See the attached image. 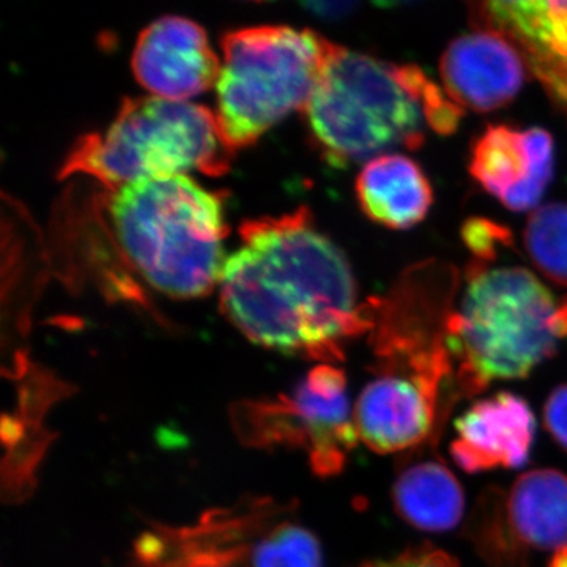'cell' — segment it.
<instances>
[{"label":"cell","mask_w":567,"mask_h":567,"mask_svg":"<svg viewBox=\"0 0 567 567\" xmlns=\"http://www.w3.org/2000/svg\"><path fill=\"white\" fill-rule=\"evenodd\" d=\"M354 189L364 215L388 229L415 227L434 204L424 171L402 153H386L365 163Z\"/></svg>","instance_id":"obj_15"},{"label":"cell","mask_w":567,"mask_h":567,"mask_svg":"<svg viewBox=\"0 0 567 567\" xmlns=\"http://www.w3.org/2000/svg\"><path fill=\"white\" fill-rule=\"evenodd\" d=\"M333 47L320 33L292 25L224 33L215 115L229 151L251 145L287 114L305 110Z\"/></svg>","instance_id":"obj_6"},{"label":"cell","mask_w":567,"mask_h":567,"mask_svg":"<svg viewBox=\"0 0 567 567\" xmlns=\"http://www.w3.org/2000/svg\"><path fill=\"white\" fill-rule=\"evenodd\" d=\"M462 238L473 259L481 262H494L502 249L513 245V235L506 227L483 218L468 219L462 229Z\"/></svg>","instance_id":"obj_20"},{"label":"cell","mask_w":567,"mask_h":567,"mask_svg":"<svg viewBox=\"0 0 567 567\" xmlns=\"http://www.w3.org/2000/svg\"><path fill=\"white\" fill-rule=\"evenodd\" d=\"M544 424L563 450L567 451V385L555 388L544 406Z\"/></svg>","instance_id":"obj_22"},{"label":"cell","mask_w":567,"mask_h":567,"mask_svg":"<svg viewBox=\"0 0 567 567\" xmlns=\"http://www.w3.org/2000/svg\"><path fill=\"white\" fill-rule=\"evenodd\" d=\"M233 423L251 446L305 447L320 477L339 475L360 440L347 377L334 364L316 365L290 393L234 406Z\"/></svg>","instance_id":"obj_7"},{"label":"cell","mask_w":567,"mask_h":567,"mask_svg":"<svg viewBox=\"0 0 567 567\" xmlns=\"http://www.w3.org/2000/svg\"><path fill=\"white\" fill-rule=\"evenodd\" d=\"M278 506L251 499L213 509L189 527H156L134 544L140 567H238L251 559L254 547L271 528Z\"/></svg>","instance_id":"obj_8"},{"label":"cell","mask_w":567,"mask_h":567,"mask_svg":"<svg viewBox=\"0 0 567 567\" xmlns=\"http://www.w3.org/2000/svg\"><path fill=\"white\" fill-rule=\"evenodd\" d=\"M224 262V316L254 344L336 364L347 342L371 333V300L360 303L342 249L306 207L248 219Z\"/></svg>","instance_id":"obj_1"},{"label":"cell","mask_w":567,"mask_h":567,"mask_svg":"<svg viewBox=\"0 0 567 567\" xmlns=\"http://www.w3.org/2000/svg\"><path fill=\"white\" fill-rule=\"evenodd\" d=\"M548 567H567V548L551 555L550 561H548Z\"/></svg>","instance_id":"obj_24"},{"label":"cell","mask_w":567,"mask_h":567,"mask_svg":"<svg viewBox=\"0 0 567 567\" xmlns=\"http://www.w3.org/2000/svg\"><path fill=\"white\" fill-rule=\"evenodd\" d=\"M567 339V297L524 267L473 259L446 323L454 393L473 395L496 380L525 379Z\"/></svg>","instance_id":"obj_3"},{"label":"cell","mask_w":567,"mask_h":567,"mask_svg":"<svg viewBox=\"0 0 567 567\" xmlns=\"http://www.w3.org/2000/svg\"><path fill=\"white\" fill-rule=\"evenodd\" d=\"M527 71L516 48L488 29H475L451 41L440 59L443 91L461 110L480 114L513 102Z\"/></svg>","instance_id":"obj_13"},{"label":"cell","mask_w":567,"mask_h":567,"mask_svg":"<svg viewBox=\"0 0 567 567\" xmlns=\"http://www.w3.org/2000/svg\"><path fill=\"white\" fill-rule=\"evenodd\" d=\"M233 153L207 106L134 96L123 100L106 130L74 142L59 177L89 175L111 192L126 183L192 171L218 177L229 169Z\"/></svg>","instance_id":"obj_5"},{"label":"cell","mask_w":567,"mask_h":567,"mask_svg":"<svg viewBox=\"0 0 567 567\" xmlns=\"http://www.w3.org/2000/svg\"><path fill=\"white\" fill-rule=\"evenodd\" d=\"M468 171L511 212L536 210L554 181V137L536 126L488 125L472 144Z\"/></svg>","instance_id":"obj_11"},{"label":"cell","mask_w":567,"mask_h":567,"mask_svg":"<svg viewBox=\"0 0 567 567\" xmlns=\"http://www.w3.org/2000/svg\"><path fill=\"white\" fill-rule=\"evenodd\" d=\"M132 66L142 87L159 99L188 102L216 84L221 59L203 25L164 14L145 25L134 44Z\"/></svg>","instance_id":"obj_12"},{"label":"cell","mask_w":567,"mask_h":567,"mask_svg":"<svg viewBox=\"0 0 567 567\" xmlns=\"http://www.w3.org/2000/svg\"><path fill=\"white\" fill-rule=\"evenodd\" d=\"M524 241L537 270L567 287V204L537 207L528 218Z\"/></svg>","instance_id":"obj_18"},{"label":"cell","mask_w":567,"mask_h":567,"mask_svg":"<svg viewBox=\"0 0 567 567\" xmlns=\"http://www.w3.org/2000/svg\"><path fill=\"white\" fill-rule=\"evenodd\" d=\"M107 212L117 244L148 286L196 298L219 282L224 262L223 199L186 174L126 183Z\"/></svg>","instance_id":"obj_4"},{"label":"cell","mask_w":567,"mask_h":567,"mask_svg":"<svg viewBox=\"0 0 567 567\" xmlns=\"http://www.w3.org/2000/svg\"><path fill=\"white\" fill-rule=\"evenodd\" d=\"M360 567H458L456 559L432 546L413 547L390 559H375Z\"/></svg>","instance_id":"obj_21"},{"label":"cell","mask_w":567,"mask_h":567,"mask_svg":"<svg viewBox=\"0 0 567 567\" xmlns=\"http://www.w3.org/2000/svg\"><path fill=\"white\" fill-rule=\"evenodd\" d=\"M473 29L505 37L550 102L567 114V2L499 0L470 6Z\"/></svg>","instance_id":"obj_10"},{"label":"cell","mask_w":567,"mask_h":567,"mask_svg":"<svg viewBox=\"0 0 567 567\" xmlns=\"http://www.w3.org/2000/svg\"><path fill=\"white\" fill-rule=\"evenodd\" d=\"M443 383L398 368H377L353 410L358 439L379 454L412 450L442 423Z\"/></svg>","instance_id":"obj_9"},{"label":"cell","mask_w":567,"mask_h":567,"mask_svg":"<svg viewBox=\"0 0 567 567\" xmlns=\"http://www.w3.org/2000/svg\"><path fill=\"white\" fill-rule=\"evenodd\" d=\"M252 567H323L322 547L308 528L281 522L254 547Z\"/></svg>","instance_id":"obj_19"},{"label":"cell","mask_w":567,"mask_h":567,"mask_svg":"<svg viewBox=\"0 0 567 567\" xmlns=\"http://www.w3.org/2000/svg\"><path fill=\"white\" fill-rule=\"evenodd\" d=\"M303 111L316 147L338 167L417 151L427 132H456L465 112L420 66L336 43Z\"/></svg>","instance_id":"obj_2"},{"label":"cell","mask_w":567,"mask_h":567,"mask_svg":"<svg viewBox=\"0 0 567 567\" xmlns=\"http://www.w3.org/2000/svg\"><path fill=\"white\" fill-rule=\"evenodd\" d=\"M506 539L513 546L567 548V476L554 468L524 473L506 496Z\"/></svg>","instance_id":"obj_16"},{"label":"cell","mask_w":567,"mask_h":567,"mask_svg":"<svg viewBox=\"0 0 567 567\" xmlns=\"http://www.w3.org/2000/svg\"><path fill=\"white\" fill-rule=\"evenodd\" d=\"M395 513L421 532L445 533L461 524L464 488L443 462L423 461L406 466L393 486Z\"/></svg>","instance_id":"obj_17"},{"label":"cell","mask_w":567,"mask_h":567,"mask_svg":"<svg viewBox=\"0 0 567 567\" xmlns=\"http://www.w3.org/2000/svg\"><path fill=\"white\" fill-rule=\"evenodd\" d=\"M451 456L466 473L518 468L527 464L536 420L524 399L496 393L470 406L456 421Z\"/></svg>","instance_id":"obj_14"},{"label":"cell","mask_w":567,"mask_h":567,"mask_svg":"<svg viewBox=\"0 0 567 567\" xmlns=\"http://www.w3.org/2000/svg\"><path fill=\"white\" fill-rule=\"evenodd\" d=\"M309 10L312 13L317 14V17L328 18V20H333V18H342L346 14L352 13L354 9H357L358 3L354 2H309L306 3Z\"/></svg>","instance_id":"obj_23"}]
</instances>
